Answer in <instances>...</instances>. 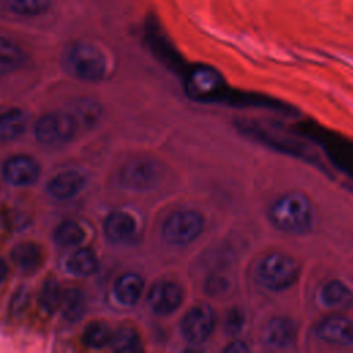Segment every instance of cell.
<instances>
[{"mask_svg":"<svg viewBox=\"0 0 353 353\" xmlns=\"http://www.w3.org/2000/svg\"><path fill=\"white\" fill-rule=\"evenodd\" d=\"M58 310L69 321L79 320L85 310V296L77 288H66L62 291Z\"/></svg>","mask_w":353,"mask_h":353,"instance_id":"cell-20","label":"cell"},{"mask_svg":"<svg viewBox=\"0 0 353 353\" xmlns=\"http://www.w3.org/2000/svg\"><path fill=\"white\" fill-rule=\"evenodd\" d=\"M11 259L14 265L23 272L36 270L43 259V252L40 245L32 241H25L17 244L11 250Z\"/></svg>","mask_w":353,"mask_h":353,"instance_id":"cell-15","label":"cell"},{"mask_svg":"<svg viewBox=\"0 0 353 353\" xmlns=\"http://www.w3.org/2000/svg\"><path fill=\"white\" fill-rule=\"evenodd\" d=\"M225 350H226V352H247V350H248V346L244 345L243 342L237 341V342H232L230 345H228V346L225 347Z\"/></svg>","mask_w":353,"mask_h":353,"instance_id":"cell-27","label":"cell"},{"mask_svg":"<svg viewBox=\"0 0 353 353\" xmlns=\"http://www.w3.org/2000/svg\"><path fill=\"white\" fill-rule=\"evenodd\" d=\"M112 330L103 321H91L83 332V343L90 349H99L109 345Z\"/></svg>","mask_w":353,"mask_h":353,"instance_id":"cell-21","label":"cell"},{"mask_svg":"<svg viewBox=\"0 0 353 353\" xmlns=\"http://www.w3.org/2000/svg\"><path fill=\"white\" fill-rule=\"evenodd\" d=\"M83 239H84L83 228L73 221H65L59 223L54 230V240L61 247L77 245L83 241Z\"/></svg>","mask_w":353,"mask_h":353,"instance_id":"cell-23","label":"cell"},{"mask_svg":"<svg viewBox=\"0 0 353 353\" xmlns=\"http://www.w3.org/2000/svg\"><path fill=\"white\" fill-rule=\"evenodd\" d=\"M269 219L281 232L303 233L312 226L313 208L306 196L291 192L272 203Z\"/></svg>","mask_w":353,"mask_h":353,"instance_id":"cell-1","label":"cell"},{"mask_svg":"<svg viewBox=\"0 0 353 353\" xmlns=\"http://www.w3.org/2000/svg\"><path fill=\"white\" fill-rule=\"evenodd\" d=\"M66 65L79 79L95 81L106 72V58L99 48L88 43L73 44L66 54Z\"/></svg>","mask_w":353,"mask_h":353,"instance_id":"cell-3","label":"cell"},{"mask_svg":"<svg viewBox=\"0 0 353 353\" xmlns=\"http://www.w3.org/2000/svg\"><path fill=\"white\" fill-rule=\"evenodd\" d=\"M40 167L36 160L29 156L18 154L10 157L3 165L4 179L15 186H28L37 181Z\"/></svg>","mask_w":353,"mask_h":353,"instance_id":"cell-10","label":"cell"},{"mask_svg":"<svg viewBox=\"0 0 353 353\" xmlns=\"http://www.w3.org/2000/svg\"><path fill=\"white\" fill-rule=\"evenodd\" d=\"M296 328L291 319L274 317L272 319L263 331L265 341L274 347L291 346L295 341Z\"/></svg>","mask_w":353,"mask_h":353,"instance_id":"cell-11","label":"cell"},{"mask_svg":"<svg viewBox=\"0 0 353 353\" xmlns=\"http://www.w3.org/2000/svg\"><path fill=\"white\" fill-rule=\"evenodd\" d=\"M26 59L25 52L11 40L0 36V76L19 69Z\"/></svg>","mask_w":353,"mask_h":353,"instance_id":"cell-18","label":"cell"},{"mask_svg":"<svg viewBox=\"0 0 353 353\" xmlns=\"http://www.w3.org/2000/svg\"><path fill=\"white\" fill-rule=\"evenodd\" d=\"M61 295H62V291L59 288L58 281L52 277H48L43 283L41 290L39 292V305H40V307L48 314L54 313L59 307Z\"/></svg>","mask_w":353,"mask_h":353,"instance_id":"cell-24","label":"cell"},{"mask_svg":"<svg viewBox=\"0 0 353 353\" xmlns=\"http://www.w3.org/2000/svg\"><path fill=\"white\" fill-rule=\"evenodd\" d=\"M204 218L194 210H178L163 223V237L174 245H186L194 241L203 232Z\"/></svg>","mask_w":353,"mask_h":353,"instance_id":"cell-4","label":"cell"},{"mask_svg":"<svg viewBox=\"0 0 353 353\" xmlns=\"http://www.w3.org/2000/svg\"><path fill=\"white\" fill-rule=\"evenodd\" d=\"M84 186V178L76 171H65L54 176L47 186L48 193L58 199L66 200L76 196Z\"/></svg>","mask_w":353,"mask_h":353,"instance_id":"cell-13","label":"cell"},{"mask_svg":"<svg viewBox=\"0 0 353 353\" xmlns=\"http://www.w3.org/2000/svg\"><path fill=\"white\" fill-rule=\"evenodd\" d=\"M7 273H8V268H7L6 262L3 259H0V284L6 280Z\"/></svg>","mask_w":353,"mask_h":353,"instance_id":"cell-28","label":"cell"},{"mask_svg":"<svg viewBox=\"0 0 353 353\" xmlns=\"http://www.w3.org/2000/svg\"><path fill=\"white\" fill-rule=\"evenodd\" d=\"M320 299L328 307H343L350 305L353 301V294L345 283L339 280H331L323 285L320 291Z\"/></svg>","mask_w":353,"mask_h":353,"instance_id":"cell-17","label":"cell"},{"mask_svg":"<svg viewBox=\"0 0 353 353\" xmlns=\"http://www.w3.org/2000/svg\"><path fill=\"white\" fill-rule=\"evenodd\" d=\"M109 345L112 346L113 350L121 352V353H131L141 349L139 335L137 334L135 330L128 327H123L112 332Z\"/></svg>","mask_w":353,"mask_h":353,"instance_id":"cell-22","label":"cell"},{"mask_svg":"<svg viewBox=\"0 0 353 353\" xmlns=\"http://www.w3.org/2000/svg\"><path fill=\"white\" fill-rule=\"evenodd\" d=\"M316 335L332 345L347 346L353 343V320L341 314L323 319L316 327Z\"/></svg>","mask_w":353,"mask_h":353,"instance_id":"cell-9","label":"cell"},{"mask_svg":"<svg viewBox=\"0 0 353 353\" xmlns=\"http://www.w3.org/2000/svg\"><path fill=\"white\" fill-rule=\"evenodd\" d=\"M66 269L74 276L87 277L98 269V259L90 248H80L68 258Z\"/></svg>","mask_w":353,"mask_h":353,"instance_id":"cell-19","label":"cell"},{"mask_svg":"<svg viewBox=\"0 0 353 353\" xmlns=\"http://www.w3.org/2000/svg\"><path fill=\"white\" fill-rule=\"evenodd\" d=\"M160 176V168L149 159H137L125 164L121 171V183L128 189L143 190L152 188Z\"/></svg>","mask_w":353,"mask_h":353,"instance_id":"cell-6","label":"cell"},{"mask_svg":"<svg viewBox=\"0 0 353 353\" xmlns=\"http://www.w3.org/2000/svg\"><path fill=\"white\" fill-rule=\"evenodd\" d=\"M26 128V116L21 109H10L0 114V142L17 139Z\"/></svg>","mask_w":353,"mask_h":353,"instance_id":"cell-16","label":"cell"},{"mask_svg":"<svg viewBox=\"0 0 353 353\" xmlns=\"http://www.w3.org/2000/svg\"><path fill=\"white\" fill-rule=\"evenodd\" d=\"M143 291V280L137 273H124L121 274L113 287L114 296L117 302H120L124 306H132L135 305Z\"/></svg>","mask_w":353,"mask_h":353,"instance_id":"cell-14","label":"cell"},{"mask_svg":"<svg viewBox=\"0 0 353 353\" xmlns=\"http://www.w3.org/2000/svg\"><path fill=\"white\" fill-rule=\"evenodd\" d=\"M183 299V292L179 284L174 281L156 283L148 295L150 309L157 314H170L179 307Z\"/></svg>","mask_w":353,"mask_h":353,"instance_id":"cell-8","label":"cell"},{"mask_svg":"<svg viewBox=\"0 0 353 353\" xmlns=\"http://www.w3.org/2000/svg\"><path fill=\"white\" fill-rule=\"evenodd\" d=\"M77 114L81 117V120H83V123H91L92 120H95L97 119V116H98V108H97V105L95 103H92V102H85V103H80L79 106H77Z\"/></svg>","mask_w":353,"mask_h":353,"instance_id":"cell-26","label":"cell"},{"mask_svg":"<svg viewBox=\"0 0 353 353\" xmlns=\"http://www.w3.org/2000/svg\"><path fill=\"white\" fill-rule=\"evenodd\" d=\"M299 274L298 262L285 254H270L255 269L256 281L268 290L280 291L291 287Z\"/></svg>","mask_w":353,"mask_h":353,"instance_id":"cell-2","label":"cell"},{"mask_svg":"<svg viewBox=\"0 0 353 353\" xmlns=\"http://www.w3.org/2000/svg\"><path fill=\"white\" fill-rule=\"evenodd\" d=\"M8 8L18 15L36 17L46 12L52 0H6Z\"/></svg>","mask_w":353,"mask_h":353,"instance_id":"cell-25","label":"cell"},{"mask_svg":"<svg viewBox=\"0 0 353 353\" xmlns=\"http://www.w3.org/2000/svg\"><path fill=\"white\" fill-rule=\"evenodd\" d=\"M76 130V120L66 113H48L40 117L34 125L37 141L46 145L66 142Z\"/></svg>","mask_w":353,"mask_h":353,"instance_id":"cell-5","label":"cell"},{"mask_svg":"<svg viewBox=\"0 0 353 353\" xmlns=\"http://www.w3.org/2000/svg\"><path fill=\"white\" fill-rule=\"evenodd\" d=\"M214 321V313L210 306H194L185 314L181 323L182 335L190 342H201L207 339L212 332Z\"/></svg>","mask_w":353,"mask_h":353,"instance_id":"cell-7","label":"cell"},{"mask_svg":"<svg viewBox=\"0 0 353 353\" xmlns=\"http://www.w3.org/2000/svg\"><path fill=\"white\" fill-rule=\"evenodd\" d=\"M135 219L123 211H114L108 215L103 223V230L110 241L121 243L131 239L135 233Z\"/></svg>","mask_w":353,"mask_h":353,"instance_id":"cell-12","label":"cell"}]
</instances>
